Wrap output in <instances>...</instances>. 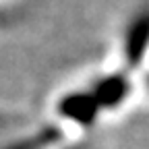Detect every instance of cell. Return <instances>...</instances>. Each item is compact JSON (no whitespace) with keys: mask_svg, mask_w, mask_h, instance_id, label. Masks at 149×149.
<instances>
[{"mask_svg":"<svg viewBox=\"0 0 149 149\" xmlns=\"http://www.w3.org/2000/svg\"><path fill=\"white\" fill-rule=\"evenodd\" d=\"M149 42V17H143L130 27V33L126 37V58L128 64H139V60L143 58L145 46Z\"/></svg>","mask_w":149,"mask_h":149,"instance_id":"obj_1","label":"cell"},{"mask_svg":"<svg viewBox=\"0 0 149 149\" xmlns=\"http://www.w3.org/2000/svg\"><path fill=\"white\" fill-rule=\"evenodd\" d=\"M4 122H6V116H4V114H2V112H0V126H2V124H4Z\"/></svg>","mask_w":149,"mask_h":149,"instance_id":"obj_2","label":"cell"}]
</instances>
